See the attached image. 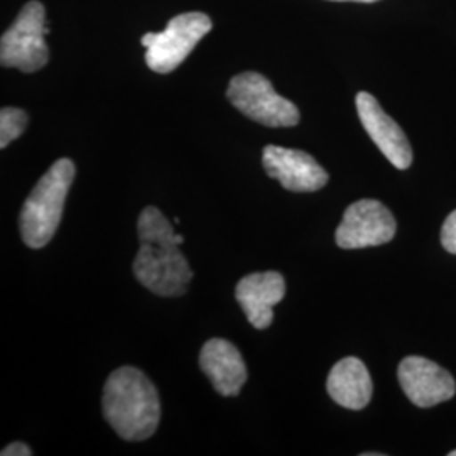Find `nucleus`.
<instances>
[{
	"label": "nucleus",
	"mask_w": 456,
	"mask_h": 456,
	"mask_svg": "<svg viewBox=\"0 0 456 456\" xmlns=\"http://www.w3.org/2000/svg\"><path fill=\"white\" fill-rule=\"evenodd\" d=\"M103 416L115 433L127 441L151 438L161 419V404L154 384L134 367H120L103 387Z\"/></svg>",
	"instance_id": "1"
},
{
	"label": "nucleus",
	"mask_w": 456,
	"mask_h": 456,
	"mask_svg": "<svg viewBox=\"0 0 456 456\" xmlns=\"http://www.w3.org/2000/svg\"><path fill=\"white\" fill-rule=\"evenodd\" d=\"M77 169L71 159H58L37 181L19 215V228L24 244L31 248L48 245L61 222L66 196Z\"/></svg>",
	"instance_id": "2"
},
{
	"label": "nucleus",
	"mask_w": 456,
	"mask_h": 456,
	"mask_svg": "<svg viewBox=\"0 0 456 456\" xmlns=\"http://www.w3.org/2000/svg\"><path fill=\"white\" fill-rule=\"evenodd\" d=\"M46 9L41 2L31 0L19 12L12 26L0 39V63L5 68H17L24 73H34L49 61L46 45Z\"/></svg>",
	"instance_id": "3"
},
{
	"label": "nucleus",
	"mask_w": 456,
	"mask_h": 456,
	"mask_svg": "<svg viewBox=\"0 0 456 456\" xmlns=\"http://www.w3.org/2000/svg\"><path fill=\"white\" fill-rule=\"evenodd\" d=\"M227 98L239 112L265 127H294L299 122L297 107L281 97L261 73L245 71L233 77Z\"/></svg>",
	"instance_id": "4"
},
{
	"label": "nucleus",
	"mask_w": 456,
	"mask_h": 456,
	"mask_svg": "<svg viewBox=\"0 0 456 456\" xmlns=\"http://www.w3.org/2000/svg\"><path fill=\"white\" fill-rule=\"evenodd\" d=\"M212 31V19L203 12L173 17L163 33H147L141 45L147 49L146 63L156 73H171L188 58L201 37Z\"/></svg>",
	"instance_id": "5"
},
{
	"label": "nucleus",
	"mask_w": 456,
	"mask_h": 456,
	"mask_svg": "<svg viewBox=\"0 0 456 456\" xmlns=\"http://www.w3.org/2000/svg\"><path fill=\"white\" fill-rule=\"evenodd\" d=\"M134 274L151 293L181 296L186 293L193 271L180 245L141 242L134 261Z\"/></svg>",
	"instance_id": "6"
},
{
	"label": "nucleus",
	"mask_w": 456,
	"mask_h": 456,
	"mask_svg": "<svg viewBox=\"0 0 456 456\" xmlns=\"http://www.w3.org/2000/svg\"><path fill=\"white\" fill-rule=\"evenodd\" d=\"M397 224L387 207L377 200H359L343 213L335 240L340 248H365L391 242Z\"/></svg>",
	"instance_id": "7"
},
{
	"label": "nucleus",
	"mask_w": 456,
	"mask_h": 456,
	"mask_svg": "<svg viewBox=\"0 0 456 456\" xmlns=\"http://www.w3.org/2000/svg\"><path fill=\"white\" fill-rule=\"evenodd\" d=\"M265 173L296 193L318 191L328 183V173L305 151L265 146L262 152Z\"/></svg>",
	"instance_id": "8"
},
{
	"label": "nucleus",
	"mask_w": 456,
	"mask_h": 456,
	"mask_svg": "<svg viewBox=\"0 0 456 456\" xmlns=\"http://www.w3.org/2000/svg\"><path fill=\"white\" fill-rule=\"evenodd\" d=\"M397 377L409 401L418 408H433L455 395V379L433 360L406 357L399 363Z\"/></svg>",
	"instance_id": "9"
},
{
	"label": "nucleus",
	"mask_w": 456,
	"mask_h": 456,
	"mask_svg": "<svg viewBox=\"0 0 456 456\" xmlns=\"http://www.w3.org/2000/svg\"><path fill=\"white\" fill-rule=\"evenodd\" d=\"M357 112L363 129L374 141L375 146L397 169H408L412 163V147L399 124L386 114L377 98L367 92H360L357 98Z\"/></svg>",
	"instance_id": "10"
},
{
	"label": "nucleus",
	"mask_w": 456,
	"mask_h": 456,
	"mask_svg": "<svg viewBox=\"0 0 456 456\" xmlns=\"http://www.w3.org/2000/svg\"><path fill=\"white\" fill-rule=\"evenodd\" d=\"M286 294V281L276 271L254 273L242 277L235 288V297L242 306L248 323L265 330L274 320L273 308Z\"/></svg>",
	"instance_id": "11"
},
{
	"label": "nucleus",
	"mask_w": 456,
	"mask_h": 456,
	"mask_svg": "<svg viewBox=\"0 0 456 456\" xmlns=\"http://www.w3.org/2000/svg\"><path fill=\"white\" fill-rule=\"evenodd\" d=\"M200 367L210 379L215 391L225 397L237 395L247 382V367L235 345L213 338L203 345Z\"/></svg>",
	"instance_id": "12"
},
{
	"label": "nucleus",
	"mask_w": 456,
	"mask_h": 456,
	"mask_svg": "<svg viewBox=\"0 0 456 456\" xmlns=\"http://www.w3.org/2000/svg\"><path fill=\"white\" fill-rule=\"evenodd\" d=\"M326 389L337 404L360 411L370 403L374 384L362 360L346 357L331 369L326 380Z\"/></svg>",
	"instance_id": "13"
},
{
	"label": "nucleus",
	"mask_w": 456,
	"mask_h": 456,
	"mask_svg": "<svg viewBox=\"0 0 456 456\" xmlns=\"http://www.w3.org/2000/svg\"><path fill=\"white\" fill-rule=\"evenodd\" d=\"M139 240L149 244L181 245L184 237L176 233L169 220L156 207H147L139 216L137 224Z\"/></svg>",
	"instance_id": "14"
},
{
	"label": "nucleus",
	"mask_w": 456,
	"mask_h": 456,
	"mask_svg": "<svg viewBox=\"0 0 456 456\" xmlns=\"http://www.w3.org/2000/svg\"><path fill=\"white\" fill-rule=\"evenodd\" d=\"M28 115L20 109L5 107L0 110V147L5 149L26 131Z\"/></svg>",
	"instance_id": "15"
},
{
	"label": "nucleus",
	"mask_w": 456,
	"mask_h": 456,
	"mask_svg": "<svg viewBox=\"0 0 456 456\" xmlns=\"http://www.w3.org/2000/svg\"><path fill=\"white\" fill-rule=\"evenodd\" d=\"M441 244L446 252L456 256V210L448 215L441 228Z\"/></svg>",
	"instance_id": "16"
},
{
	"label": "nucleus",
	"mask_w": 456,
	"mask_h": 456,
	"mask_svg": "<svg viewBox=\"0 0 456 456\" xmlns=\"http://www.w3.org/2000/svg\"><path fill=\"white\" fill-rule=\"evenodd\" d=\"M33 455V450L26 444V443H11L7 444L4 450H2V456H31Z\"/></svg>",
	"instance_id": "17"
},
{
	"label": "nucleus",
	"mask_w": 456,
	"mask_h": 456,
	"mask_svg": "<svg viewBox=\"0 0 456 456\" xmlns=\"http://www.w3.org/2000/svg\"><path fill=\"white\" fill-rule=\"evenodd\" d=\"M331 2H362V4H372L377 0H331Z\"/></svg>",
	"instance_id": "18"
},
{
	"label": "nucleus",
	"mask_w": 456,
	"mask_h": 456,
	"mask_svg": "<svg viewBox=\"0 0 456 456\" xmlns=\"http://www.w3.org/2000/svg\"><path fill=\"white\" fill-rule=\"evenodd\" d=\"M450 456H456V450L455 452H452V453H450Z\"/></svg>",
	"instance_id": "19"
}]
</instances>
